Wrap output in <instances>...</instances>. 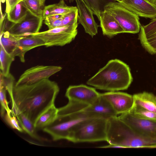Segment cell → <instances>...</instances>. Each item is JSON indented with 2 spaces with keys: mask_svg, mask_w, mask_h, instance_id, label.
<instances>
[{
  "mask_svg": "<svg viewBox=\"0 0 156 156\" xmlns=\"http://www.w3.org/2000/svg\"><path fill=\"white\" fill-rule=\"evenodd\" d=\"M19 36L11 34L5 30L0 32V44L8 54L15 57L18 56L21 62H25L24 55L19 48Z\"/></svg>",
  "mask_w": 156,
  "mask_h": 156,
  "instance_id": "18",
  "label": "cell"
},
{
  "mask_svg": "<svg viewBox=\"0 0 156 156\" xmlns=\"http://www.w3.org/2000/svg\"><path fill=\"white\" fill-rule=\"evenodd\" d=\"M106 141L123 148L155 147L154 143L136 132L117 116L108 119Z\"/></svg>",
  "mask_w": 156,
  "mask_h": 156,
  "instance_id": "3",
  "label": "cell"
},
{
  "mask_svg": "<svg viewBox=\"0 0 156 156\" xmlns=\"http://www.w3.org/2000/svg\"></svg>",
  "mask_w": 156,
  "mask_h": 156,
  "instance_id": "39",
  "label": "cell"
},
{
  "mask_svg": "<svg viewBox=\"0 0 156 156\" xmlns=\"http://www.w3.org/2000/svg\"><path fill=\"white\" fill-rule=\"evenodd\" d=\"M75 0L78 11V22L85 32L93 37L98 33L99 27L94 20L93 13L83 0Z\"/></svg>",
  "mask_w": 156,
  "mask_h": 156,
  "instance_id": "14",
  "label": "cell"
},
{
  "mask_svg": "<svg viewBox=\"0 0 156 156\" xmlns=\"http://www.w3.org/2000/svg\"><path fill=\"white\" fill-rule=\"evenodd\" d=\"M100 94L109 102L117 115L129 112L134 105L133 95L126 93L108 91Z\"/></svg>",
  "mask_w": 156,
  "mask_h": 156,
  "instance_id": "11",
  "label": "cell"
},
{
  "mask_svg": "<svg viewBox=\"0 0 156 156\" xmlns=\"http://www.w3.org/2000/svg\"><path fill=\"white\" fill-rule=\"evenodd\" d=\"M23 0H5L6 13H8L14 6Z\"/></svg>",
  "mask_w": 156,
  "mask_h": 156,
  "instance_id": "34",
  "label": "cell"
},
{
  "mask_svg": "<svg viewBox=\"0 0 156 156\" xmlns=\"http://www.w3.org/2000/svg\"><path fill=\"white\" fill-rule=\"evenodd\" d=\"M108 119L94 117L82 120L73 126L67 140L74 143L106 141Z\"/></svg>",
  "mask_w": 156,
  "mask_h": 156,
  "instance_id": "4",
  "label": "cell"
},
{
  "mask_svg": "<svg viewBox=\"0 0 156 156\" xmlns=\"http://www.w3.org/2000/svg\"><path fill=\"white\" fill-rule=\"evenodd\" d=\"M149 2L154 5H156V0H147Z\"/></svg>",
  "mask_w": 156,
  "mask_h": 156,
  "instance_id": "35",
  "label": "cell"
},
{
  "mask_svg": "<svg viewBox=\"0 0 156 156\" xmlns=\"http://www.w3.org/2000/svg\"><path fill=\"white\" fill-rule=\"evenodd\" d=\"M16 116L23 131L34 139L40 141L43 140L37 133L34 123L26 115L20 113Z\"/></svg>",
  "mask_w": 156,
  "mask_h": 156,
  "instance_id": "24",
  "label": "cell"
},
{
  "mask_svg": "<svg viewBox=\"0 0 156 156\" xmlns=\"http://www.w3.org/2000/svg\"><path fill=\"white\" fill-rule=\"evenodd\" d=\"M138 39L142 47L151 55L156 53V18L146 25L141 26Z\"/></svg>",
  "mask_w": 156,
  "mask_h": 156,
  "instance_id": "15",
  "label": "cell"
},
{
  "mask_svg": "<svg viewBox=\"0 0 156 156\" xmlns=\"http://www.w3.org/2000/svg\"><path fill=\"white\" fill-rule=\"evenodd\" d=\"M134 104L156 113V96L153 93L143 92L133 95Z\"/></svg>",
  "mask_w": 156,
  "mask_h": 156,
  "instance_id": "19",
  "label": "cell"
},
{
  "mask_svg": "<svg viewBox=\"0 0 156 156\" xmlns=\"http://www.w3.org/2000/svg\"><path fill=\"white\" fill-rule=\"evenodd\" d=\"M43 20V18L35 16L28 12L23 20L18 23H13L6 30L15 36H29L39 32Z\"/></svg>",
  "mask_w": 156,
  "mask_h": 156,
  "instance_id": "10",
  "label": "cell"
},
{
  "mask_svg": "<svg viewBox=\"0 0 156 156\" xmlns=\"http://www.w3.org/2000/svg\"><path fill=\"white\" fill-rule=\"evenodd\" d=\"M73 0H69V1L70 2H71L73 1Z\"/></svg>",
  "mask_w": 156,
  "mask_h": 156,
  "instance_id": "37",
  "label": "cell"
},
{
  "mask_svg": "<svg viewBox=\"0 0 156 156\" xmlns=\"http://www.w3.org/2000/svg\"><path fill=\"white\" fill-rule=\"evenodd\" d=\"M62 17V16L59 18L51 20H44V23L47 26L48 29L63 27Z\"/></svg>",
  "mask_w": 156,
  "mask_h": 156,
  "instance_id": "33",
  "label": "cell"
},
{
  "mask_svg": "<svg viewBox=\"0 0 156 156\" xmlns=\"http://www.w3.org/2000/svg\"><path fill=\"white\" fill-rule=\"evenodd\" d=\"M14 80L13 76L11 74L5 76L0 73V85H2L5 87L7 90L10 97L12 95Z\"/></svg>",
  "mask_w": 156,
  "mask_h": 156,
  "instance_id": "30",
  "label": "cell"
},
{
  "mask_svg": "<svg viewBox=\"0 0 156 156\" xmlns=\"http://www.w3.org/2000/svg\"><path fill=\"white\" fill-rule=\"evenodd\" d=\"M6 90L2 85L0 86V100L1 106V115L2 117L5 113H9L12 112L8 106L6 99Z\"/></svg>",
  "mask_w": 156,
  "mask_h": 156,
  "instance_id": "31",
  "label": "cell"
},
{
  "mask_svg": "<svg viewBox=\"0 0 156 156\" xmlns=\"http://www.w3.org/2000/svg\"><path fill=\"white\" fill-rule=\"evenodd\" d=\"M58 108L55 104L43 112L37 118L34 125L36 129H43L53 122L57 116Z\"/></svg>",
  "mask_w": 156,
  "mask_h": 156,
  "instance_id": "20",
  "label": "cell"
},
{
  "mask_svg": "<svg viewBox=\"0 0 156 156\" xmlns=\"http://www.w3.org/2000/svg\"><path fill=\"white\" fill-rule=\"evenodd\" d=\"M99 21L100 27L104 35L111 38L118 34L124 33L117 21L106 11L104 10L101 11Z\"/></svg>",
  "mask_w": 156,
  "mask_h": 156,
  "instance_id": "17",
  "label": "cell"
},
{
  "mask_svg": "<svg viewBox=\"0 0 156 156\" xmlns=\"http://www.w3.org/2000/svg\"><path fill=\"white\" fill-rule=\"evenodd\" d=\"M14 58L7 52L3 47L1 45L0 73L4 76H7L10 74V66L14 60Z\"/></svg>",
  "mask_w": 156,
  "mask_h": 156,
  "instance_id": "26",
  "label": "cell"
},
{
  "mask_svg": "<svg viewBox=\"0 0 156 156\" xmlns=\"http://www.w3.org/2000/svg\"><path fill=\"white\" fill-rule=\"evenodd\" d=\"M59 88L57 83L48 79L29 85H14L11 110L16 115L23 113L33 123L48 108L55 104Z\"/></svg>",
  "mask_w": 156,
  "mask_h": 156,
  "instance_id": "1",
  "label": "cell"
},
{
  "mask_svg": "<svg viewBox=\"0 0 156 156\" xmlns=\"http://www.w3.org/2000/svg\"><path fill=\"white\" fill-rule=\"evenodd\" d=\"M28 11L22 1L16 5L7 14L8 20L13 23H19L26 16Z\"/></svg>",
  "mask_w": 156,
  "mask_h": 156,
  "instance_id": "23",
  "label": "cell"
},
{
  "mask_svg": "<svg viewBox=\"0 0 156 156\" xmlns=\"http://www.w3.org/2000/svg\"><path fill=\"white\" fill-rule=\"evenodd\" d=\"M28 11L32 15L42 18L45 0H23Z\"/></svg>",
  "mask_w": 156,
  "mask_h": 156,
  "instance_id": "25",
  "label": "cell"
},
{
  "mask_svg": "<svg viewBox=\"0 0 156 156\" xmlns=\"http://www.w3.org/2000/svg\"><path fill=\"white\" fill-rule=\"evenodd\" d=\"M83 0L99 20L101 12L100 7L101 0Z\"/></svg>",
  "mask_w": 156,
  "mask_h": 156,
  "instance_id": "32",
  "label": "cell"
},
{
  "mask_svg": "<svg viewBox=\"0 0 156 156\" xmlns=\"http://www.w3.org/2000/svg\"><path fill=\"white\" fill-rule=\"evenodd\" d=\"M77 7L67 5L64 0H60L58 3L45 6L43 10L42 18L44 20L47 17L54 15L66 14Z\"/></svg>",
  "mask_w": 156,
  "mask_h": 156,
  "instance_id": "21",
  "label": "cell"
},
{
  "mask_svg": "<svg viewBox=\"0 0 156 156\" xmlns=\"http://www.w3.org/2000/svg\"><path fill=\"white\" fill-rule=\"evenodd\" d=\"M78 23L74 24L56 27L30 35L43 40L46 47L63 46L73 40L77 34Z\"/></svg>",
  "mask_w": 156,
  "mask_h": 156,
  "instance_id": "7",
  "label": "cell"
},
{
  "mask_svg": "<svg viewBox=\"0 0 156 156\" xmlns=\"http://www.w3.org/2000/svg\"><path fill=\"white\" fill-rule=\"evenodd\" d=\"M91 118L81 112L66 114L58 111L56 118L43 131L49 134L54 141L68 140L73 126L86 119Z\"/></svg>",
  "mask_w": 156,
  "mask_h": 156,
  "instance_id": "5",
  "label": "cell"
},
{
  "mask_svg": "<svg viewBox=\"0 0 156 156\" xmlns=\"http://www.w3.org/2000/svg\"><path fill=\"white\" fill-rule=\"evenodd\" d=\"M100 94L95 88L81 84L69 86L66 90L65 96L69 101L89 105L94 103Z\"/></svg>",
  "mask_w": 156,
  "mask_h": 156,
  "instance_id": "12",
  "label": "cell"
},
{
  "mask_svg": "<svg viewBox=\"0 0 156 156\" xmlns=\"http://www.w3.org/2000/svg\"><path fill=\"white\" fill-rule=\"evenodd\" d=\"M133 80L129 66L115 59L109 60L87 83L98 89L115 91L127 89Z\"/></svg>",
  "mask_w": 156,
  "mask_h": 156,
  "instance_id": "2",
  "label": "cell"
},
{
  "mask_svg": "<svg viewBox=\"0 0 156 156\" xmlns=\"http://www.w3.org/2000/svg\"><path fill=\"white\" fill-rule=\"evenodd\" d=\"M135 117L139 118L156 121V113L134 104L129 112Z\"/></svg>",
  "mask_w": 156,
  "mask_h": 156,
  "instance_id": "27",
  "label": "cell"
},
{
  "mask_svg": "<svg viewBox=\"0 0 156 156\" xmlns=\"http://www.w3.org/2000/svg\"><path fill=\"white\" fill-rule=\"evenodd\" d=\"M115 0L117 1V2H121L122 1V0Z\"/></svg>",
  "mask_w": 156,
  "mask_h": 156,
  "instance_id": "36",
  "label": "cell"
},
{
  "mask_svg": "<svg viewBox=\"0 0 156 156\" xmlns=\"http://www.w3.org/2000/svg\"><path fill=\"white\" fill-rule=\"evenodd\" d=\"M3 117L7 124L12 128L20 132L23 131L16 117L12 111L9 113H5Z\"/></svg>",
  "mask_w": 156,
  "mask_h": 156,
  "instance_id": "29",
  "label": "cell"
},
{
  "mask_svg": "<svg viewBox=\"0 0 156 156\" xmlns=\"http://www.w3.org/2000/svg\"><path fill=\"white\" fill-rule=\"evenodd\" d=\"M78 9L76 7L69 12L62 16V26L74 24L78 23Z\"/></svg>",
  "mask_w": 156,
  "mask_h": 156,
  "instance_id": "28",
  "label": "cell"
},
{
  "mask_svg": "<svg viewBox=\"0 0 156 156\" xmlns=\"http://www.w3.org/2000/svg\"><path fill=\"white\" fill-rule=\"evenodd\" d=\"M155 54H156V53Z\"/></svg>",
  "mask_w": 156,
  "mask_h": 156,
  "instance_id": "38",
  "label": "cell"
},
{
  "mask_svg": "<svg viewBox=\"0 0 156 156\" xmlns=\"http://www.w3.org/2000/svg\"></svg>",
  "mask_w": 156,
  "mask_h": 156,
  "instance_id": "40",
  "label": "cell"
},
{
  "mask_svg": "<svg viewBox=\"0 0 156 156\" xmlns=\"http://www.w3.org/2000/svg\"><path fill=\"white\" fill-rule=\"evenodd\" d=\"M120 2L138 16L152 19L156 18V6L147 0H122Z\"/></svg>",
  "mask_w": 156,
  "mask_h": 156,
  "instance_id": "16",
  "label": "cell"
},
{
  "mask_svg": "<svg viewBox=\"0 0 156 156\" xmlns=\"http://www.w3.org/2000/svg\"><path fill=\"white\" fill-rule=\"evenodd\" d=\"M62 69L60 66H54L38 65L31 67L24 72L15 85L18 86L35 83L43 79H48Z\"/></svg>",
  "mask_w": 156,
  "mask_h": 156,
  "instance_id": "9",
  "label": "cell"
},
{
  "mask_svg": "<svg viewBox=\"0 0 156 156\" xmlns=\"http://www.w3.org/2000/svg\"><path fill=\"white\" fill-rule=\"evenodd\" d=\"M118 117L140 136L156 142V121L138 118L129 112Z\"/></svg>",
  "mask_w": 156,
  "mask_h": 156,
  "instance_id": "8",
  "label": "cell"
},
{
  "mask_svg": "<svg viewBox=\"0 0 156 156\" xmlns=\"http://www.w3.org/2000/svg\"><path fill=\"white\" fill-rule=\"evenodd\" d=\"M80 112L92 117L108 119L117 116L109 102L101 94L94 103L86 105Z\"/></svg>",
  "mask_w": 156,
  "mask_h": 156,
  "instance_id": "13",
  "label": "cell"
},
{
  "mask_svg": "<svg viewBox=\"0 0 156 156\" xmlns=\"http://www.w3.org/2000/svg\"><path fill=\"white\" fill-rule=\"evenodd\" d=\"M18 41L19 48L24 55L27 52L31 49L45 46L44 42L43 40L30 35L19 36Z\"/></svg>",
  "mask_w": 156,
  "mask_h": 156,
  "instance_id": "22",
  "label": "cell"
},
{
  "mask_svg": "<svg viewBox=\"0 0 156 156\" xmlns=\"http://www.w3.org/2000/svg\"><path fill=\"white\" fill-rule=\"evenodd\" d=\"M104 9L115 19L124 33L135 34L139 32L141 25L139 16L126 9L120 2H109L104 6Z\"/></svg>",
  "mask_w": 156,
  "mask_h": 156,
  "instance_id": "6",
  "label": "cell"
}]
</instances>
